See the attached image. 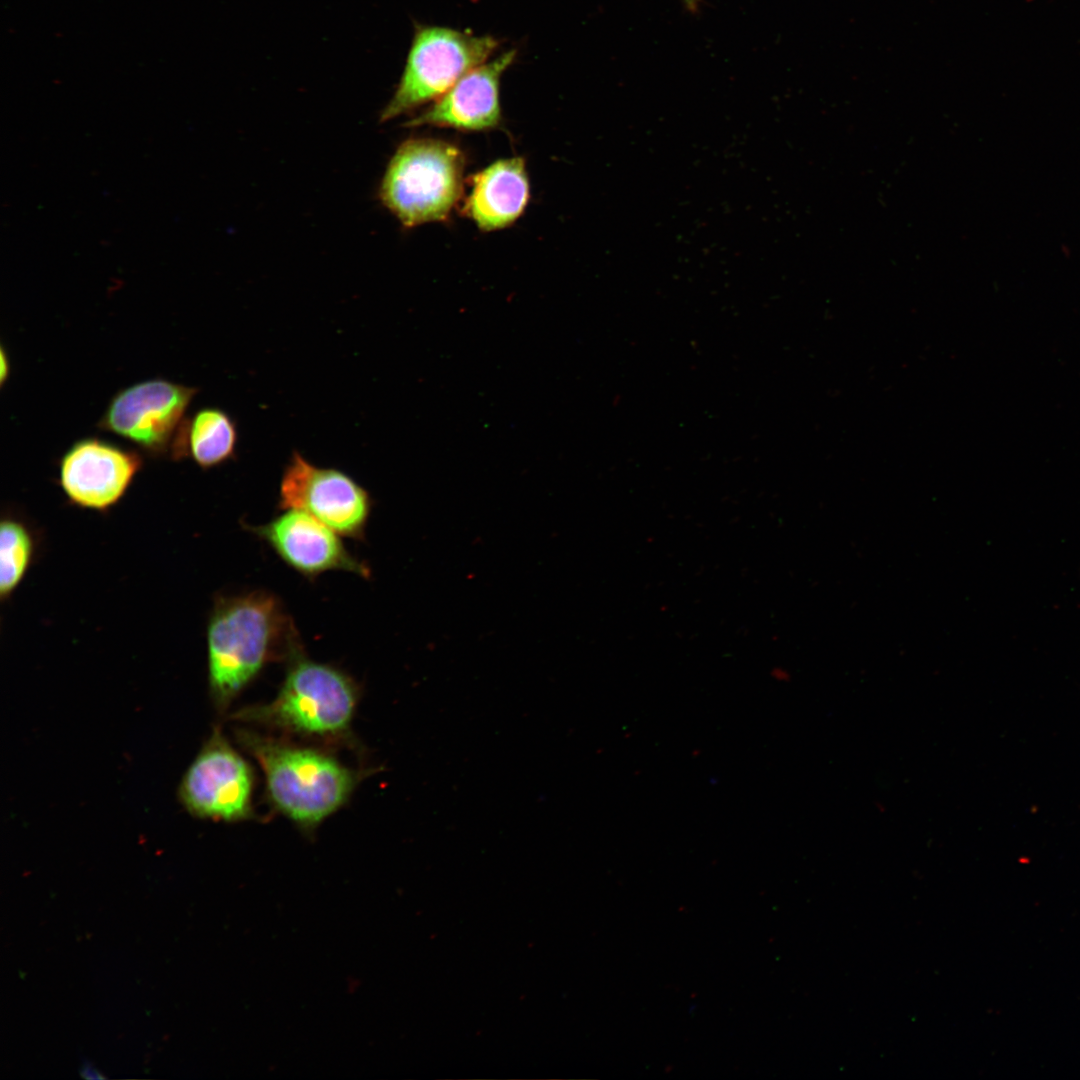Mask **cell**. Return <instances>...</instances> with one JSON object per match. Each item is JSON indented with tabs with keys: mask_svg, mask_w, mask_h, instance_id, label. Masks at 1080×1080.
<instances>
[{
	"mask_svg": "<svg viewBox=\"0 0 1080 1080\" xmlns=\"http://www.w3.org/2000/svg\"><path fill=\"white\" fill-rule=\"evenodd\" d=\"M206 633L209 689L220 710L269 662L303 648L282 601L264 590L218 596Z\"/></svg>",
	"mask_w": 1080,
	"mask_h": 1080,
	"instance_id": "cell-1",
	"label": "cell"
},
{
	"mask_svg": "<svg viewBox=\"0 0 1080 1080\" xmlns=\"http://www.w3.org/2000/svg\"><path fill=\"white\" fill-rule=\"evenodd\" d=\"M238 738L261 767L273 806L303 828L340 809L358 782L355 771L326 752L250 731Z\"/></svg>",
	"mask_w": 1080,
	"mask_h": 1080,
	"instance_id": "cell-2",
	"label": "cell"
},
{
	"mask_svg": "<svg viewBox=\"0 0 1080 1080\" xmlns=\"http://www.w3.org/2000/svg\"><path fill=\"white\" fill-rule=\"evenodd\" d=\"M287 661L276 697L239 710L235 719L308 738L344 736L358 702L355 681L333 665L310 659L303 648Z\"/></svg>",
	"mask_w": 1080,
	"mask_h": 1080,
	"instance_id": "cell-3",
	"label": "cell"
},
{
	"mask_svg": "<svg viewBox=\"0 0 1080 1080\" xmlns=\"http://www.w3.org/2000/svg\"><path fill=\"white\" fill-rule=\"evenodd\" d=\"M464 166L462 151L449 142L408 139L386 168L379 198L406 228L444 221L461 198Z\"/></svg>",
	"mask_w": 1080,
	"mask_h": 1080,
	"instance_id": "cell-4",
	"label": "cell"
},
{
	"mask_svg": "<svg viewBox=\"0 0 1080 1080\" xmlns=\"http://www.w3.org/2000/svg\"><path fill=\"white\" fill-rule=\"evenodd\" d=\"M498 44L492 36L418 25L399 84L382 110L380 121L437 100L466 73L485 63Z\"/></svg>",
	"mask_w": 1080,
	"mask_h": 1080,
	"instance_id": "cell-5",
	"label": "cell"
},
{
	"mask_svg": "<svg viewBox=\"0 0 1080 1080\" xmlns=\"http://www.w3.org/2000/svg\"><path fill=\"white\" fill-rule=\"evenodd\" d=\"M277 504L313 516L341 537L362 540L373 499L347 473L319 467L294 450L281 475Z\"/></svg>",
	"mask_w": 1080,
	"mask_h": 1080,
	"instance_id": "cell-6",
	"label": "cell"
},
{
	"mask_svg": "<svg viewBox=\"0 0 1080 1080\" xmlns=\"http://www.w3.org/2000/svg\"><path fill=\"white\" fill-rule=\"evenodd\" d=\"M198 390L162 378L133 384L112 397L97 427L129 440L150 456H170Z\"/></svg>",
	"mask_w": 1080,
	"mask_h": 1080,
	"instance_id": "cell-7",
	"label": "cell"
},
{
	"mask_svg": "<svg viewBox=\"0 0 1080 1080\" xmlns=\"http://www.w3.org/2000/svg\"><path fill=\"white\" fill-rule=\"evenodd\" d=\"M253 787L251 767L215 729L186 770L178 795L195 817L235 822L253 816Z\"/></svg>",
	"mask_w": 1080,
	"mask_h": 1080,
	"instance_id": "cell-8",
	"label": "cell"
},
{
	"mask_svg": "<svg viewBox=\"0 0 1080 1080\" xmlns=\"http://www.w3.org/2000/svg\"><path fill=\"white\" fill-rule=\"evenodd\" d=\"M142 465L137 451L88 437L60 458L58 483L72 505L106 512L126 494Z\"/></svg>",
	"mask_w": 1080,
	"mask_h": 1080,
	"instance_id": "cell-9",
	"label": "cell"
},
{
	"mask_svg": "<svg viewBox=\"0 0 1080 1080\" xmlns=\"http://www.w3.org/2000/svg\"><path fill=\"white\" fill-rule=\"evenodd\" d=\"M282 511L267 523L247 528L288 567L310 579L328 571L371 576V568L350 553L338 533L305 512Z\"/></svg>",
	"mask_w": 1080,
	"mask_h": 1080,
	"instance_id": "cell-10",
	"label": "cell"
},
{
	"mask_svg": "<svg viewBox=\"0 0 1080 1080\" xmlns=\"http://www.w3.org/2000/svg\"><path fill=\"white\" fill-rule=\"evenodd\" d=\"M515 58L516 50H509L475 67L405 126L432 125L464 131L497 127L501 122L500 79Z\"/></svg>",
	"mask_w": 1080,
	"mask_h": 1080,
	"instance_id": "cell-11",
	"label": "cell"
},
{
	"mask_svg": "<svg viewBox=\"0 0 1080 1080\" xmlns=\"http://www.w3.org/2000/svg\"><path fill=\"white\" fill-rule=\"evenodd\" d=\"M530 186L521 157L493 162L472 178L464 213L485 232L514 223L529 202Z\"/></svg>",
	"mask_w": 1080,
	"mask_h": 1080,
	"instance_id": "cell-12",
	"label": "cell"
},
{
	"mask_svg": "<svg viewBox=\"0 0 1080 1080\" xmlns=\"http://www.w3.org/2000/svg\"><path fill=\"white\" fill-rule=\"evenodd\" d=\"M238 430L234 419L220 408H203L187 417L170 457H190L202 469L220 466L236 456Z\"/></svg>",
	"mask_w": 1080,
	"mask_h": 1080,
	"instance_id": "cell-13",
	"label": "cell"
},
{
	"mask_svg": "<svg viewBox=\"0 0 1080 1080\" xmlns=\"http://www.w3.org/2000/svg\"><path fill=\"white\" fill-rule=\"evenodd\" d=\"M36 540L21 519L6 514L0 525V596L5 601L23 580L32 564Z\"/></svg>",
	"mask_w": 1080,
	"mask_h": 1080,
	"instance_id": "cell-14",
	"label": "cell"
},
{
	"mask_svg": "<svg viewBox=\"0 0 1080 1080\" xmlns=\"http://www.w3.org/2000/svg\"><path fill=\"white\" fill-rule=\"evenodd\" d=\"M80 1074L84 1078L88 1079H101L103 1076L90 1064H84Z\"/></svg>",
	"mask_w": 1080,
	"mask_h": 1080,
	"instance_id": "cell-15",
	"label": "cell"
},
{
	"mask_svg": "<svg viewBox=\"0 0 1080 1080\" xmlns=\"http://www.w3.org/2000/svg\"><path fill=\"white\" fill-rule=\"evenodd\" d=\"M687 9L694 12L698 8L699 0H682Z\"/></svg>",
	"mask_w": 1080,
	"mask_h": 1080,
	"instance_id": "cell-16",
	"label": "cell"
}]
</instances>
